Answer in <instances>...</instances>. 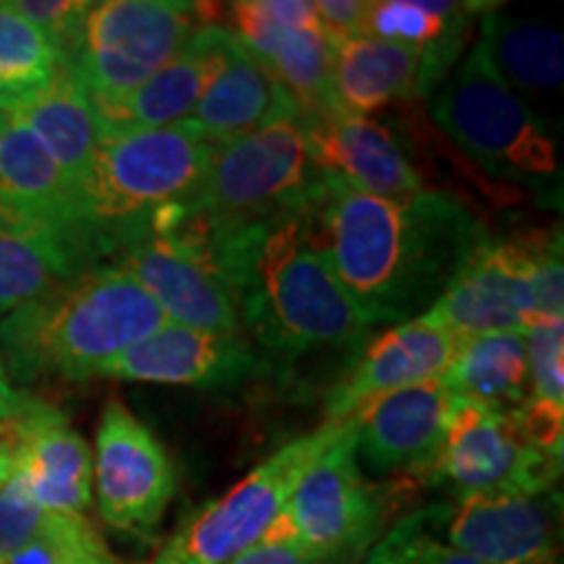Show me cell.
Here are the masks:
<instances>
[{
	"label": "cell",
	"instance_id": "cell-1",
	"mask_svg": "<svg viewBox=\"0 0 564 564\" xmlns=\"http://www.w3.org/2000/svg\"><path fill=\"white\" fill-rule=\"evenodd\" d=\"M312 228L369 327L426 314L489 238L474 212L444 192L379 199L327 175L312 204Z\"/></svg>",
	"mask_w": 564,
	"mask_h": 564
},
{
	"label": "cell",
	"instance_id": "cell-2",
	"mask_svg": "<svg viewBox=\"0 0 564 564\" xmlns=\"http://www.w3.org/2000/svg\"><path fill=\"white\" fill-rule=\"evenodd\" d=\"M207 236L241 333L270 364L366 340L369 324L316 243L312 207Z\"/></svg>",
	"mask_w": 564,
	"mask_h": 564
},
{
	"label": "cell",
	"instance_id": "cell-3",
	"mask_svg": "<svg viewBox=\"0 0 564 564\" xmlns=\"http://www.w3.org/2000/svg\"><path fill=\"white\" fill-rule=\"evenodd\" d=\"M167 324L121 267L105 262L0 322V364L19 384L95 379L110 358ZM9 377V379H11Z\"/></svg>",
	"mask_w": 564,
	"mask_h": 564
},
{
	"label": "cell",
	"instance_id": "cell-4",
	"mask_svg": "<svg viewBox=\"0 0 564 564\" xmlns=\"http://www.w3.org/2000/svg\"><path fill=\"white\" fill-rule=\"evenodd\" d=\"M212 150L188 123L102 133L82 192L108 259L139 232L192 215Z\"/></svg>",
	"mask_w": 564,
	"mask_h": 564
},
{
	"label": "cell",
	"instance_id": "cell-5",
	"mask_svg": "<svg viewBox=\"0 0 564 564\" xmlns=\"http://www.w3.org/2000/svg\"><path fill=\"white\" fill-rule=\"evenodd\" d=\"M432 116L486 173L539 196H560L562 162L552 126L499 79L478 45L432 95Z\"/></svg>",
	"mask_w": 564,
	"mask_h": 564
},
{
	"label": "cell",
	"instance_id": "cell-6",
	"mask_svg": "<svg viewBox=\"0 0 564 564\" xmlns=\"http://www.w3.org/2000/svg\"><path fill=\"white\" fill-rule=\"evenodd\" d=\"M423 316L457 340L564 319L562 232L489 236Z\"/></svg>",
	"mask_w": 564,
	"mask_h": 564
},
{
	"label": "cell",
	"instance_id": "cell-7",
	"mask_svg": "<svg viewBox=\"0 0 564 564\" xmlns=\"http://www.w3.org/2000/svg\"><path fill=\"white\" fill-rule=\"evenodd\" d=\"M322 178L308 152L301 112H291L212 150L196 215L207 232H225L282 212L308 209Z\"/></svg>",
	"mask_w": 564,
	"mask_h": 564
},
{
	"label": "cell",
	"instance_id": "cell-8",
	"mask_svg": "<svg viewBox=\"0 0 564 564\" xmlns=\"http://www.w3.org/2000/svg\"><path fill=\"white\" fill-rule=\"evenodd\" d=\"M204 6L183 0L91 3L68 66L89 100H121L173 61L202 30Z\"/></svg>",
	"mask_w": 564,
	"mask_h": 564
},
{
	"label": "cell",
	"instance_id": "cell-9",
	"mask_svg": "<svg viewBox=\"0 0 564 564\" xmlns=\"http://www.w3.org/2000/svg\"><path fill=\"white\" fill-rule=\"evenodd\" d=\"M382 528V502L366 481L352 447L350 421L295 484L270 533L285 535L319 564H352Z\"/></svg>",
	"mask_w": 564,
	"mask_h": 564
},
{
	"label": "cell",
	"instance_id": "cell-10",
	"mask_svg": "<svg viewBox=\"0 0 564 564\" xmlns=\"http://www.w3.org/2000/svg\"><path fill=\"white\" fill-rule=\"evenodd\" d=\"M158 303L167 322L217 335H241L207 228L196 209L165 230H144L110 257Z\"/></svg>",
	"mask_w": 564,
	"mask_h": 564
},
{
	"label": "cell",
	"instance_id": "cell-11",
	"mask_svg": "<svg viewBox=\"0 0 564 564\" xmlns=\"http://www.w3.org/2000/svg\"><path fill=\"white\" fill-rule=\"evenodd\" d=\"M343 423H324L316 432L282 444L220 499L199 512L167 541L186 564H228L264 539L285 510L308 465L335 440Z\"/></svg>",
	"mask_w": 564,
	"mask_h": 564
},
{
	"label": "cell",
	"instance_id": "cell-12",
	"mask_svg": "<svg viewBox=\"0 0 564 564\" xmlns=\"http://www.w3.org/2000/svg\"><path fill=\"white\" fill-rule=\"evenodd\" d=\"M562 476V457L544 453L514 411L453 400L429 484L447 486L455 497L502 489H552Z\"/></svg>",
	"mask_w": 564,
	"mask_h": 564
},
{
	"label": "cell",
	"instance_id": "cell-13",
	"mask_svg": "<svg viewBox=\"0 0 564 564\" xmlns=\"http://www.w3.org/2000/svg\"><path fill=\"white\" fill-rule=\"evenodd\" d=\"M175 468L167 449L118 398L102 408L91 457V494L110 528L147 535L171 505Z\"/></svg>",
	"mask_w": 564,
	"mask_h": 564
},
{
	"label": "cell",
	"instance_id": "cell-14",
	"mask_svg": "<svg viewBox=\"0 0 564 564\" xmlns=\"http://www.w3.org/2000/svg\"><path fill=\"white\" fill-rule=\"evenodd\" d=\"M562 494L502 489L432 507L442 544L486 564H560Z\"/></svg>",
	"mask_w": 564,
	"mask_h": 564
},
{
	"label": "cell",
	"instance_id": "cell-15",
	"mask_svg": "<svg viewBox=\"0 0 564 564\" xmlns=\"http://www.w3.org/2000/svg\"><path fill=\"white\" fill-rule=\"evenodd\" d=\"M270 361L249 337L217 335L202 329L162 324L158 333L110 358L97 377L118 382H147L167 387H236L262 377Z\"/></svg>",
	"mask_w": 564,
	"mask_h": 564
},
{
	"label": "cell",
	"instance_id": "cell-16",
	"mask_svg": "<svg viewBox=\"0 0 564 564\" xmlns=\"http://www.w3.org/2000/svg\"><path fill=\"white\" fill-rule=\"evenodd\" d=\"M0 436L11 447L13 474L42 510L51 514H84L91 505V449L70 426L66 413L30 398Z\"/></svg>",
	"mask_w": 564,
	"mask_h": 564
},
{
	"label": "cell",
	"instance_id": "cell-17",
	"mask_svg": "<svg viewBox=\"0 0 564 564\" xmlns=\"http://www.w3.org/2000/svg\"><path fill=\"white\" fill-rule=\"evenodd\" d=\"M453 394L442 379L379 394L350 415L361 470L426 476L442 444Z\"/></svg>",
	"mask_w": 564,
	"mask_h": 564
},
{
	"label": "cell",
	"instance_id": "cell-18",
	"mask_svg": "<svg viewBox=\"0 0 564 564\" xmlns=\"http://www.w3.org/2000/svg\"><path fill=\"white\" fill-rule=\"evenodd\" d=\"M316 171L379 199H405L423 192L421 175L400 139L373 118L337 108L301 112Z\"/></svg>",
	"mask_w": 564,
	"mask_h": 564
},
{
	"label": "cell",
	"instance_id": "cell-19",
	"mask_svg": "<svg viewBox=\"0 0 564 564\" xmlns=\"http://www.w3.org/2000/svg\"><path fill=\"white\" fill-rule=\"evenodd\" d=\"M0 192L24 217L89 246L102 262L108 259L82 186L11 112L0 118Z\"/></svg>",
	"mask_w": 564,
	"mask_h": 564
},
{
	"label": "cell",
	"instance_id": "cell-20",
	"mask_svg": "<svg viewBox=\"0 0 564 564\" xmlns=\"http://www.w3.org/2000/svg\"><path fill=\"white\" fill-rule=\"evenodd\" d=\"M460 340L426 316L394 324L373 337L327 398V423L348 421L379 394L442 379Z\"/></svg>",
	"mask_w": 564,
	"mask_h": 564
},
{
	"label": "cell",
	"instance_id": "cell-21",
	"mask_svg": "<svg viewBox=\"0 0 564 564\" xmlns=\"http://www.w3.org/2000/svg\"><path fill=\"white\" fill-rule=\"evenodd\" d=\"M228 42V26L204 24L181 47V53L141 87L129 91L121 100H91L102 131L167 129V126L186 123L212 76L220 68Z\"/></svg>",
	"mask_w": 564,
	"mask_h": 564
},
{
	"label": "cell",
	"instance_id": "cell-22",
	"mask_svg": "<svg viewBox=\"0 0 564 564\" xmlns=\"http://www.w3.org/2000/svg\"><path fill=\"white\" fill-rule=\"evenodd\" d=\"M232 37L278 79L301 112L333 108L335 45L322 30H288L272 21L262 0L230 3Z\"/></svg>",
	"mask_w": 564,
	"mask_h": 564
},
{
	"label": "cell",
	"instance_id": "cell-23",
	"mask_svg": "<svg viewBox=\"0 0 564 564\" xmlns=\"http://www.w3.org/2000/svg\"><path fill=\"white\" fill-rule=\"evenodd\" d=\"M491 6L455 0H377L366 3L361 34L411 47L421 66L419 97H429L460 61L474 19L484 17Z\"/></svg>",
	"mask_w": 564,
	"mask_h": 564
},
{
	"label": "cell",
	"instance_id": "cell-24",
	"mask_svg": "<svg viewBox=\"0 0 564 564\" xmlns=\"http://www.w3.org/2000/svg\"><path fill=\"white\" fill-rule=\"evenodd\" d=\"M97 264L105 262L89 246L6 204L0 209V322Z\"/></svg>",
	"mask_w": 564,
	"mask_h": 564
},
{
	"label": "cell",
	"instance_id": "cell-25",
	"mask_svg": "<svg viewBox=\"0 0 564 564\" xmlns=\"http://www.w3.org/2000/svg\"><path fill=\"white\" fill-rule=\"evenodd\" d=\"M291 112H301L299 105L230 32L220 68L212 76L186 123L204 141L217 147Z\"/></svg>",
	"mask_w": 564,
	"mask_h": 564
},
{
	"label": "cell",
	"instance_id": "cell-26",
	"mask_svg": "<svg viewBox=\"0 0 564 564\" xmlns=\"http://www.w3.org/2000/svg\"><path fill=\"white\" fill-rule=\"evenodd\" d=\"M476 45L514 95L531 105L533 97L560 95L564 82V40L556 26L531 17H514L491 6L481 17Z\"/></svg>",
	"mask_w": 564,
	"mask_h": 564
},
{
	"label": "cell",
	"instance_id": "cell-27",
	"mask_svg": "<svg viewBox=\"0 0 564 564\" xmlns=\"http://www.w3.org/2000/svg\"><path fill=\"white\" fill-rule=\"evenodd\" d=\"M419 68L411 47L356 34L335 47L333 108L371 118L387 105L419 97Z\"/></svg>",
	"mask_w": 564,
	"mask_h": 564
},
{
	"label": "cell",
	"instance_id": "cell-28",
	"mask_svg": "<svg viewBox=\"0 0 564 564\" xmlns=\"http://www.w3.org/2000/svg\"><path fill=\"white\" fill-rule=\"evenodd\" d=\"M11 116H17L63 171L84 186L105 131L74 70L61 63L53 82Z\"/></svg>",
	"mask_w": 564,
	"mask_h": 564
},
{
	"label": "cell",
	"instance_id": "cell-29",
	"mask_svg": "<svg viewBox=\"0 0 564 564\" xmlns=\"http://www.w3.org/2000/svg\"><path fill=\"white\" fill-rule=\"evenodd\" d=\"M442 382L457 400L491 411H518L531 398L523 333H489L460 340Z\"/></svg>",
	"mask_w": 564,
	"mask_h": 564
},
{
	"label": "cell",
	"instance_id": "cell-30",
	"mask_svg": "<svg viewBox=\"0 0 564 564\" xmlns=\"http://www.w3.org/2000/svg\"><path fill=\"white\" fill-rule=\"evenodd\" d=\"M58 68L61 58L45 34L0 3V112H17L37 97Z\"/></svg>",
	"mask_w": 564,
	"mask_h": 564
},
{
	"label": "cell",
	"instance_id": "cell-31",
	"mask_svg": "<svg viewBox=\"0 0 564 564\" xmlns=\"http://www.w3.org/2000/svg\"><path fill=\"white\" fill-rule=\"evenodd\" d=\"M3 564H123L84 514H51L40 533Z\"/></svg>",
	"mask_w": 564,
	"mask_h": 564
},
{
	"label": "cell",
	"instance_id": "cell-32",
	"mask_svg": "<svg viewBox=\"0 0 564 564\" xmlns=\"http://www.w3.org/2000/svg\"><path fill=\"white\" fill-rule=\"evenodd\" d=\"M528 373L533 403L564 411V319L525 329Z\"/></svg>",
	"mask_w": 564,
	"mask_h": 564
},
{
	"label": "cell",
	"instance_id": "cell-33",
	"mask_svg": "<svg viewBox=\"0 0 564 564\" xmlns=\"http://www.w3.org/2000/svg\"><path fill=\"white\" fill-rule=\"evenodd\" d=\"M21 19L45 34L61 63H68L79 45L84 21L91 3L87 0H13L9 3Z\"/></svg>",
	"mask_w": 564,
	"mask_h": 564
},
{
	"label": "cell",
	"instance_id": "cell-34",
	"mask_svg": "<svg viewBox=\"0 0 564 564\" xmlns=\"http://www.w3.org/2000/svg\"><path fill=\"white\" fill-rule=\"evenodd\" d=\"M47 518L51 512L34 502L21 478L11 470V476L0 486V564L30 544Z\"/></svg>",
	"mask_w": 564,
	"mask_h": 564
},
{
	"label": "cell",
	"instance_id": "cell-35",
	"mask_svg": "<svg viewBox=\"0 0 564 564\" xmlns=\"http://www.w3.org/2000/svg\"><path fill=\"white\" fill-rule=\"evenodd\" d=\"M429 531H432V507L400 520L352 564H421V544Z\"/></svg>",
	"mask_w": 564,
	"mask_h": 564
},
{
	"label": "cell",
	"instance_id": "cell-36",
	"mask_svg": "<svg viewBox=\"0 0 564 564\" xmlns=\"http://www.w3.org/2000/svg\"><path fill=\"white\" fill-rule=\"evenodd\" d=\"M314 6L324 37L333 42L335 47L361 34L366 17L364 0H316Z\"/></svg>",
	"mask_w": 564,
	"mask_h": 564
},
{
	"label": "cell",
	"instance_id": "cell-37",
	"mask_svg": "<svg viewBox=\"0 0 564 564\" xmlns=\"http://www.w3.org/2000/svg\"><path fill=\"white\" fill-rule=\"evenodd\" d=\"M228 564H319L314 556H308L295 541L285 539V535L267 533L259 544L246 549L236 560Z\"/></svg>",
	"mask_w": 564,
	"mask_h": 564
},
{
	"label": "cell",
	"instance_id": "cell-38",
	"mask_svg": "<svg viewBox=\"0 0 564 564\" xmlns=\"http://www.w3.org/2000/svg\"><path fill=\"white\" fill-rule=\"evenodd\" d=\"M262 9L267 17L288 30H322L312 0H262Z\"/></svg>",
	"mask_w": 564,
	"mask_h": 564
},
{
	"label": "cell",
	"instance_id": "cell-39",
	"mask_svg": "<svg viewBox=\"0 0 564 564\" xmlns=\"http://www.w3.org/2000/svg\"><path fill=\"white\" fill-rule=\"evenodd\" d=\"M421 564H486L481 560H476V556H468L463 552H457V549L442 544L436 535L429 531L426 539H423L421 544Z\"/></svg>",
	"mask_w": 564,
	"mask_h": 564
},
{
	"label": "cell",
	"instance_id": "cell-40",
	"mask_svg": "<svg viewBox=\"0 0 564 564\" xmlns=\"http://www.w3.org/2000/svg\"><path fill=\"white\" fill-rule=\"evenodd\" d=\"M26 400H30V394L19 392L17 387H13L9 373L3 369V364H0V423L9 421L11 415H17L21 408H24Z\"/></svg>",
	"mask_w": 564,
	"mask_h": 564
},
{
	"label": "cell",
	"instance_id": "cell-41",
	"mask_svg": "<svg viewBox=\"0 0 564 564\" xmlns=\"http://www.w3.org/2000/svg\"><path fill=\"white\" fill-rule=\"evenodd\" d=\"M13 470V455H11V447L6 444L3 436H0V486L6 484V478L11 476Z\"/></svg>",
	"mask_w": 564,
	"mask_h": 564
},
{
	"label": "cell",
	"instance_id": "cell-42",
	"mask_svg": "<svg viewBox=\"0 0 564 564\" xmlns=\"http://www.w3.org/2000/svg\"><path fill=\"white\" fill-rule=\"evenodd\" d=\"M152 564H186V562H183V560H181V556H178V554H175V552H173V549L165 544V549H162V552L158 554V560H154Z\"/></svg>",
	"mask_w": 564,
	"mask_h": 564
},
{
	"label": "cell",
	"instance_id": "cell-43",
	"mask_svg": "<svg viewBox=\"0 0 564 564\" xmlns=\"http://www.w3.org/2000/svg\"><path fill=\"white\" fill-rule=\"evenodd\" d=\"M6 204H9V202H6V196H3V192H0V209H3V207H6Z\"/></svg>",
	"mask_w": 564,
	"mask_h": 564
},
{
	"label": "cell",
	"instance_id": "cell-44",
	"mask_svg": "<svg viewBox=\"0 0 564 564\" xmlns=\"http://www.w3.org/2000/svg\"><path fill=\"white\" fill-rule=\"evenodd\" d=\"M0 118H3V112H0Z\"/></svg>",
	"mask_w": 564,
	"mask_h": 564
}]
</instances>
